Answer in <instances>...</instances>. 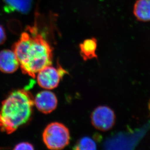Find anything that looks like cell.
Instances as JSON below:
<instances>
[{
    "instance_id": "12",
    "label": "cell",
    "mask_w": 150,
    "mask_h": 150,
    "mask_svg": "<svg viewBox=\"0 0 150 150\" xmlns=\"http://www.w3.org/2000/svg\"><path fill=\"white\" fill-rule=\"evenodd\" d=\"M14 150H34L33 145L29 142H23L18 143L14 148Z\"/></svg>"
},
{
    "instance_id": "4",
    "label": "cell",
    "mask_w": 150,
    "mask_h": 150,
    "mask_svg": "<svg viewBox=\"0 0 150 150\" xmlns=\"http://www.w3.org/2000/svg\"><path fill=\"white\" fill-rule=\"evenodd\" d=\"M115 119L114 111L106 106H98L91 115L92 125L101 131H107L112 129L115 125Z\"/></svg>"
},
{
    "instance_id": "1",
    "label": "cell",
    "mask_w": 150,
    "mask_h": 150,
    "mask_svg": "<svg viewBox=\"0 0 150 150\" xmlns=\"http://www.w3.org/2000/svg\"><path fill=\"white\" fill-rule=\"evenodd\" d=\"M13 46L23 74L35 78L42 69L52 64V49L35 27H28Z\"/></svg>"
},
{
    "instance_id": "5",
    "label": "cell",
    "mask_w": 150,
    "mask_h": 150,
    "mask_svg": "<svg viewBox=\"0 0 150 150\" xmlns=\"http://www.w3.org/2000/svg\"><path fill=\"white\" fill-rule=\"evenodd\" d=\"M65 71L57 69L51 65L47 66L37 74V82L41 88L47 90L54 89L58 86Z\"/></svg>"
},
{
    "instance_id": "6",
    "label": "cell",
    "mask_w": 150,
    "mask_h": 150,
    "mask_svg": "<svg viewBox=\"0 0 150 150\" xmlns=\"http://www.w3.org/2000/svg\"><path fill=\"white\" fill-rule=\"evenodd\" d=\"M58 103L55 94L50 91H44L37 94L34 98V105L44 114L51 113L54 110Z\"/></svg>"
},
{
    "instance_id": "7",
    "label": "cell",
    "mask_w": 150,
    "mask_h": 150,
    "mask_svg": "<svg viewBox=\"0 0 150 150\" xmlns=\"http://www.w3.org/2000/svg\"><path fill=\"white\" fill-rule=\"evenodd\" d=\"M20 67V63L13 50L0 52V71L6 74H12Z\"/></svg>"
},
{
    "instance_id": "2",
    "label": "cell",
    "mask_w": 150,
    "mask_h": 150,
    "mask_svg": "<svg viewBox=\"0 0 150 150\" xmlns=\"http://www.w3.org/2000/svg\"><path fill=\"white\" fill-rule=\"evenodd\" d=\"M34 98L26 89L12 92L3 100L0 109V129L7 134L13 133L27 123L31 117Z\"/></svg>"
},
{
    "instance_id": "9",
    "label": "cell",
    "mask_w": 150,
    "mask_h": 150,
    "mask_svg": "<svg viewBox=\"0 0 150 150\" xmlns=\"http://www.w3.org/2000/svg\"><path fill=\"white\" fill-rule=\"evenodd\" d=\"M97 47V40L94 38L86 39L79 44L80 53L84 61L98 58Z\"/></svg>"
},
{
    "instance_id": "3",
    "label": "cell",
    "mask_w": 150,
    "mask_h": 150,
    "mask_svg": "<svg viewBox=\"0 0 150 150\" xmlns=\"http://www.w3.org/2000/svg\"><path fill=\"white\" fill-rule=\"evenodd\" d=\"M42 139L44 144L48 149H64L69 143V130L62 123L58 122H52L44 129Z\"/></svg>"
},
{
    "instance_id": "10",
    "label": "cell",
    "mask_w": 150,
    "mask_h": 150,
    "mask_svg": "<svg viewBox=\"0 0 150 150\" xmlns=\"http://www.w3.org/2000/svg\"><path fill=\"white\" fill-rule=\"evenodd\" d=\"M133 13L139 21H150V0H137L134 6Z\"/></svg>"
},
{
    "instance_id": "8",
    "label": "cell",
    "mask_w": 150,
    "mask_h": 150,
    "mask_svg": "<svg viewBox=\"0 0 150 150\" xmlns=\"http://www.w3.org/2000/svg\"><path fill=\"white\" fill-rule=\"evenodd\" d=\"M4 11L26 14L31 9L33 0H3Z\"/></svg>"
},
{
    "instance_id": "13",
    "label": "cell",
    "mask_w": 150,
    "mask_h": 150,
    "mask_svg": "<svg viewBox=\"0 0 150 150\" xmlns=\"http://www.w3.org/2000/svg\"><path fill=\"white\" fill-rule=\"evenodd\" d=\"M6 39V32L2 26L0 25V45L4 43Z\"/></svg>"
},
{
    "instance_id": "11",
    "label": "cell",
    "mask_w": 150,
    "mask_h": 150,
    "mask_svg": "<svg viewBox=\"0 0 150 150\" xmlns=\"http://www.w3.org/2000/svg\"><path fill=\"white\" fill-rule=\"evenodd\" d=\"M75 150H95L96 144L92 139L89 137H83L80 139L75 146Z\"/></svg>"
}]
</instances>
